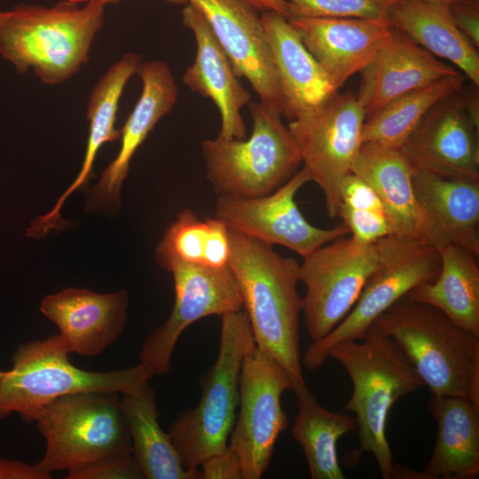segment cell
Masks as SVG:
<instances>
[{"mask_svg":"<svg viewBox=\"0 0 479 479\" xmlns=\"http://www.w3.org/2000/svg\"><path fill=\"white\" fill-rule=\"evenodd\" d=\"M306 49L337 90L361 72L390 36L387 19H288Z\"/></svg>","mask_w":479,"mask_h":479,"instance_id":"obj_17","label":"cell"},{"mask_svg":"<svg viewBox=\"0 0 479 479\" xmlns=\"http://www.w3.org/2000/svg\"><path fill=\"white\" fill-rule=\"evenodd\" d=\"M351 172L378 194L392 235L418 239L437 247L431 224L414 192L412 169L399 149L363 144Z\"/></svg>","mask_w":479,"mask_h":479,"instance_id":"obj_22","label":"cell"},{"mask_svg":"<svg viewBox=\"0 0 479 479\" xmlns=\"http://www.w3.org/2000/svg\"><path fill=\"white\" fill-rule=\"evenodd\" d=\"M231 254L229 230L217 217L201 219L192 209H184L167 228L156 248L161 267L169 261L207 266L228 265Z\"/></svg>","mask_w":479,"mask_h":479,"instance_id":"obj_32","label":"cell"},{"mask_svg":"<svg viewBox=\"0 0 479 479\" xmlns=\"http://www.w3.org/2000/svg\"><path fill=\"white\" fill-rule=\"evenodd\" d=\"M142 91L121 130L116 157L102 171L100 179L88 193V206H119L121 187L128 176L130 162L156 123L174 108L178 89L169 65L161 60L141 61L136 74Z\"/></svg>","mask_w":479,"mask_h":479,"instance_id":"obj_19","label":"cell"},{"mask_svg":"<svg viewBox=\"0 0 479 479\" xmlns=\"http://www.w3.org/2000/svg\"><path fill=\"white\" fill-rule=\"evenodd\" d=\"M118 394L70 393L38 409L31 422H35L44 437L46 448L36 466L51 475L131 452L130 434Z\"/></svg>","mask_w":479,"mask_h":479,"instance_id":"obj_7","label":"cell"},{"mask_svg":"<svg viewBox=\"0 0 479 479\" xmlns=\"http://www.w3.org/2000/svg\"><path fill=\"white\" fill-rule=\"evenodd\" d=\"M7 373V371H0V381L4 377V375Z\"/></svg>","mask_w":479,"mask_h":479,"instance_id":"obj_43","label":"cell"},{"mask_svg":"<svg viewBox=\"0 0 479 479\" xmlns=\"http://www.w3.org/2000/svg\"><path fill=\"white\" fill-rule=\"evenodd\" d=\"M456 72L393 28L389 39L361 71L357 98L366 120L394 98Z\"/></svg>","mask_w":479,"mask_h":479,"instance_id":"obj_21","label":"cell"},{"mask_svg":"<svg viewBox=\"0 0 479 479\" xmlns=\"http://www.w3.org/2000/svg\"><path fill=\"white\" fill-rule=\"evenodd\" d=\"M297 414L291 434L301 445L312 479H344L339 465L336 444L343 435L357 428L354 416L333 412L319 404L305 385L293 390Z\"/></svg>","mask_w":479,"mask_h":479,"instance_id":"obj_30","label":"cell"},{"mask_svg":"<svg viewBox=\"0 0 479 479\" xmlns=\"http://www.w3.org/2000/svg\"><path fill=\"white\" fill-rule=\"evenodd\" d=\"M365 111L357 96L334 94L313 111L290 121L287 128L298 147L302 168L321 189L330 218L338 216L343 178L362 145Z\"/></svg>","mask_w":479,"mask_h":479,"instance_id":"obj_10","label":"cell"},{"mask_svg":"<svg viewBox=\"0 0 479 479\" xmlns=\"http://www.w3.org/2000/svg\"><path fill=\"white\" fill-rule=\"evenodd\" d=\"M412 185L437 247L455 243L478 255L479 179L412 170Z\"/></svg>","mask_w":479,"mask_h":479,"instance_id":"obj_24","label":"cell"},{"mask_svg":"<svg viewBox=\"0 0 479 479\" xmlns=\"http://www.w3.org/2000/svg\"><path fill=\"white\" fill-rule=\"evenodd\" d=\"M51 474L20 460L0 459V479H51Z\"/></svg>","mask_w":479,"mask_h":479,"instance_id":"obj_39","label":"cell"},{"mask_svg":"<svg viewBox=\"0 0 479 479\" xmlns=\"http://www.w3.org/2000/svg\"><path fill=\"white\" fill-rule=\"evenodd\" d=\"M453 20L459 30L476 47H479L478 0H457L449 5Z\"/></svg>","mask_w":479,"mask_h":479,"instance_id":"obj_38","label":"cell"},{"mask_svg":"<svg viewBox=\"0 0 479 479\" xmlns=\"http://www.w3.org/2000/svg\"><path fill=\"white\" fill-rule=\"evenodd\" d=\"M252 131L244 139H205L200 153L206 177L217 195L247 198L269 194L298 170V147L280 114L250 103Z\"/></svg>","mask_w":479,"mask_h":479,"instance_id":"obj_8","label":"cell"},{"mask_svg":"<svg viewBox=\"0 0 479 479\" xmlns=\"http://www.w3.org/2000/svg\"><path fill=\"white\" fill-rule=\"evenodd\" d=\"M340 198L341 204L348 207L385 213L383 204L376 192L353 172L343 178Z\"/></svg>","mask_w":479,"mask_h":479,"instance_id":"obj_36","label":"cell"},{"mask_svg":"<svg viewBox=\"0 0 479 479\" xmlns=\"http://www.w3.org/2000/svg\"><path fill=\"white\" fill-rule=\"evenodd\" d=\"M99 1H101L103 4H105L106 5L108 4H116L120 0H99ZM164 1L169 2L170 4H187L186 0H164Z\"/></svg>","mask_w":479,"mask_h":479,"instance_id":"obj_41","label":"cell"},{"mask_svg":"<svg viewBox=\"0 0 479 479\" xmlns=\"http://www.w3.org/2000/svg\"><path fill=\"white\" fill-rule=\"evenodd\" d=\"M310 181L307 171L302 168L280 187L263 196L217 195L216 217L223 221L229 231L270 247L283 246L303 258L349 232L344 224L322 229L306 220L294 197Z\"/></svg>","mask_w":479,"mask_h":479,"instance_id":"obj_14","label":"cell"},{"mask_svg":"<svg viewBox=\"0 0 479 479\" xmlns=\"http://www.w3.org/2000/svg\"><path fill=\"white\" fill-rule=\"evenodd\" d=\"M441 267L436 279L406 294L444 312L459 326L479 337V267L469 248L449 243L439 248Z\"/></svg>","mask_w":479,"mask_h":479,"instance_id":"obj_29","label":"cell"},{"mask_svg":"<svg viewBox=\"0 0 479 479\" xmlns=\"http://www.w3.org/2000/svg\"><path fill=\"white\" fill-rule=\"evenodd\" d=\"M60 0L55 5L19 4L0 11V55L18 74L33 69L43 83L56 85L90 60V51L104 23L99 0Z\"/></svg>","mask_w":479,"mask_h":479,"instance_id":"obj_2","label":"cell"},{"mask_svg":"<svg viewBox=\"0 0 479 479\" xmlns=\"http://www.w3.org/2000/svg\"><path fill=\"white\" fill-rule=\"evenodd\" d=\"M428 409L437 423L424 479H475L479 475V404L462 397L431 396Z\"/></svg>","mask_w":479,"mask_h":479,"instance_id":"obj_26","label":"cell"},{"mask_svg":"<svg viewBox=\"0 0 479 479\" xmlns=\"http://www.w3.org/2000/svg\"><path fill=\"white\" fill-rule=\"evenodd\" d=\"M121 405L131 438V452L145 479H201L188 470L170 436L158 421L154 389L145 381L121 394Z\"/></svg>","mask_w":479,"mask_h":479,"instance_id":"obj_28","label":"cell"},{"mask_svg":"<svg viewBox=\"0 0 479 479\" xmlns=\"http://www.w3.org/2000/svg\"><path fill=\"white\" fill-rule=\"evenodd\" d=\"M200 467L201 479H243L240 459L229 446L208 458Z\"/></svg>","mask_w":479,"mask_h":479,"instance_id":"obj_37","label":"cell"},{"mask_svg":"<svg viewBox=\"0 0 479 479\" xmlns=\"http://www.w3.org/2000/svg\"><path fill=\"white\" fill-rule=\"evenodd\" d=\"M466 80L456 72L394 98L365 121L362 145L399 149L425 114L439 101L462 90Z\"/></svg>","mask_w":479,"mask_h":479,"instance_id":"obj_31","label":"cell"},{"mask_svg":"<svg viewBox=\"0 0 479 479\" xmlns=\"http://www.w3.org/2000/svg\"><path fill=\"white\" fill-rule=\"evenodd\" d=\"M186 1L207 20L236 75L247 79L262 104L285 116L283 98L257 11L243 0Z\"/></svg>","mask_w":479,"mask_h":479,"instance_id":"obj_15","label":"cell"},{"mask_svg":"<svg viewBox=\"0 0 479 479\" xmlns=\"http://www.w3.org/2000/svg\"><path fill=\"white\" fill-rule=\"evenodd\" d=\"M67 479H144L132 455L107 456L80 467L68 470Z\"/></svg>","mask_w":479,"mask_h":479,"instance_id":"obj_35","label":"cell"},{"mask_svg":"<svg viewBox=\"0 0 479 479\" xmlns=\"http://www.w3.org/2000/svg\"><path fill=\"white\" fill-rule=\"evenodd\" d=\"M142 57L128 52L112 65L93 87L87 105L89 137L82 168L71 185L64 192L53 208L44 216L34 219L32 232L44 237L51 230L60 229L67 223L60 217L59 211L67 197L87 184L92 177V167L100 147L121 137V130L114 128L119 102L122 91L136 74Z\"/></svg>","mask_w":479,"mask_h":479,"instance_id":"obj_25","label":"cell"},{"mask_svg":"<svg viewBox=\"0 0 479 479\" xmlns=\"http://www.w3.org/2000/svg\"><path fill=\"white\" fill-rule=\"evenodd\" d=\"M127 305L124 290L98 294L69 287L45 296L40 310L58 326L69 354L95 357L123 333Z\"/></svg>","mask_w":479,"mask_h":479,"instance_id":"obj_18","label":"cell"},{"mask_svg":"<svg viewBox=\"0 0 479 479\" xmlns=\"http://www.w3.org/2000/svg\"><path fill=\"white\" fill-rule=\"evenodd\" d=\"M256 11L275 12L288 19L287 3L286 0H243Z\"/></svg>","mask_w":479,"mask_h":479,"instance_id":"obj_40","label":"cell"},{"mask_svg":"<svg viewBox=\"0 0 479 479\" xmlns=\"http://www.w3.org/2000/svg\"><path fill=\"white\" fill-rule=\"evenodd\" d=\"M239 388V413L228 446L240 459L243 479H259L288 426L281 397L294 384L282 365L255 344L242 361Z\"/></svg>","mask_w":479,"mask_h":479,"instance_id":"obj_11","label":"cell"},{"mask_svg":"<svg viewBox=\"0 0 479 479\" xmlns=\"http://www.w3.org/2000/svg\"><path fill=\"white\" fill-rule=\"evenodd\" d=\"M262 12L261 20L285 105V117L292 121L320 106L338 90L288 20L272 11Z\"/></svg>","mask_w":479,"mask_h":479,"instance_id":"obj_23","label":"cell"},{"mask_svg":"<svg viewBox=\"0 0 479 479\" xmlns=\"http://www.w3.org/2000/svg\"><path fill=\"white\" fill-rule=\"evenodd\" d=\"M161 267L173 276L174 306L169 318L149 334L139 352L140 363L155 374L170 371L177 340L193 322L243 310L240 288L229 264L207 267L169 261Z\"/></svg>","mask_w":479,"mask_h":479,"instance_id":"obj_13","label":"cell"},{"mask_svg":"<svg viewBox=\"0 0 479 479\" xmlns=\"http://www.w3.org/2000/svg\"><path fill=\"white\" fill-rule=\"evenodd\" d=\"M399 150L412 170L479 179L478 127L461 90L436 104Z\"/></svg>","mask_w":479,"mask_h":479,"instance_id":"obj_16","label":"cell"},{"mask_svg":"<svg viewBox=\"0 0 479 479\" xmlns=\"http://www.w3.org/2000/svg\"><path fill=\"white\" fill-rule=\"evenodd\" d=\"M425 1L435 3V4L450 5L451 4L454 3L457 0H425Z\"/></svg>","mask_w":479,"mask_h":479,"instance_id":"obj_42","label":"cell"},{"mask_svg":"<svg viewBox=\"0 0 479 479\" xmlns=\"http://www.w3.org/2000/svg\"><path fill=\"white\" fill-rule=\"evenodd\" d=\"M328 357L349 373L352 394L345 410L355 414L359 451L373 454L381 478H395V463L386 436L388 414L402 397L425 386L399 344L372 325L361 340L335 344Z\"/></svg>","mask_w":479,"mask_h":479,"instance_id":"obj_3","label":"cell"},{"mask_svg":"<svg viewBox=\"0 0 479 479\" xmlns=\"http://www.w3.org/2000/svg\"><path fill=\"white\" fill-rule=\"evenodd\" d=\"M387 20L420 46L452 62L473 84L479 85L477 48L459 30L449 5L425 0H396Z\"/></svg>","mask_w":479,"mask_h":479,"instance_id":"obj_27","label":"cell"},{"mask_svg":"<svg viewBox=\"0 0 479 479\" xmlns=\"http://www.w3.org/2000/svg\"><path fill=\"white\" fill-rule=\"evenodd\" d=\"M302 260L300 281L306 287L302 312L313 342L326 336L349 314L378 266L380 253L376 242L360 245L342 237Z\"/></svg>","mask_w":479,"mask_h":479,"instance_id":"obj_12","label":"cell"},{"mask_svg":"<svg viewBox=\"0 0 479 479\" xmlns=\"http://www.w3.org/2000/svg\"><path fill=\"white\" fill-rule=\"evenodd\" d=\"M221 318L217 357L201 382L200 401L179 412L169 430L184 466L195 473L204 460L228 447L240 402L242 361L255 345L244 310Z\"/></svg>","mask_w":479,"mask_h":479,"instance_id":"obj_5","label":"cell"},{"mask_svg":"<svg viewBox=\"0 0 479 479\" xmlns=\"http://www.w3.org/2000/svg\"><path fill=\"white\" fill-rule=\"evenodd\" d=\"M373 325L399 344L431 396L462 397L479 404V337L406 294Z\"/></svg>","mask_w":479,"mask_h":479,"instance_id":"obj_4","label":"cell"},{"mask_svg":"<svg viewBox=\"0 0 479 479\" xmlns=\"http://www.w3.org/2000/svg\"><path fill=\"white\" fill-rule=\"evenodd\" d=\"M338 216L351 232V240L360 245L373 244L381 238L392 235L391 228L383 212L353 208L341 204Z\"/></svg>","mask_w":479,"mask_h":479,"instance_id":"obj_34","label":"cell"},{"mask_svg":"<svg viewBox=\"0 0 479 479\" xmlns=\"http://www.w3.org/2000/svg\"><path fill=\"white\" fill-rule=\"evenodd\" d=\"M288 19L306 18H357L386 19L396 0H286ZM287 19V20H288Z\"/></svg>","mask_w":479,"mask_h":479,"instance_id":"obj_33","label":"cell"},{"mask_svg":"<svg viewBox=\"0 0 479 479\" xmlns=\"http://www.w3.org/2000/svg\"><path fill=\"white\" fill-rule=\"evenodd\" d=\"M380 263L365 281L351 310L326 336L313 341L302 357V365L315 371L337 343L361 340L375 319L412 288L437 277L439 248L423 240L389 235L376 241Z\"/></svg>","mask_w":479,"mask_h":479,"instance_id":"obj_9","label":"cell"},{"mask_svg":"<svg viewBox=\"0 0 479 479\" xmlns=\"http://www.w3.org/2000/svg\"><path fill=\"white\" fill-rule=\"evenodd\" d=\"M184 25L192 31L196 54L183 75L192 91L210 98L221 117L218 137L246 138L241 109L250 101V93L236 75L232 64L201 13L188 4L182 12Z\"/></svg>","mask_w":479,"mask_h":479,"instance_id":"obj_20","label":"cell"},{"mask_svg":"<svg viewBox=\"0 0 479 479\" xmlns=\"http://www.w3.org/2000/svg\"><path fill=\"white\" fill-rule=\"evenodd\" d=\"M59 334L20 344L12 356V368L0 381V420L17 412L31 422L34 413L67 394L83 391L123 393L155 374L139 363L108 372H91L73 365Z\"/></svg>","mask_w":479,"mask_h":479,"instance_id":"obj_6","label":"cell"},{"mask_svg":"<svg viewBox=\"0 0 479 479\" xmlns=\"http://www.w3.org/2000/svg\"><path fill=\"white\" fill-rule=\"evenodd\" d=\"M229 240L228 264L240 288L255 346L282 365L294 389L305 385L299 332L300 263L241 233L229 231Z\"/></svg>","mask_w":479,"mask_h":479,"instance_id":"obj_1","label":"cell"}]
</instances>
